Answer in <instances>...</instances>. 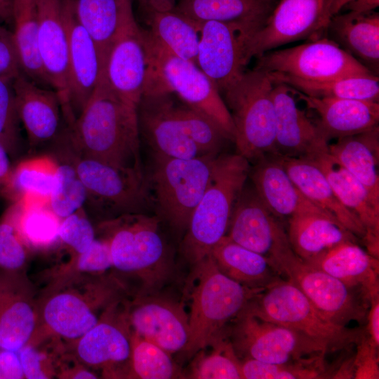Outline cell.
<instances>
[{
  "mask_svg": "<svg viewBox=\"0 0 379 379\" xmlns=\"http://www.w3.org/2000/svg\"><path fill=\"white\" fill-rule=\"evenodd\" d=\"M199 25L197 65L215 84L220 94L234 86L250 61L247 46L259 29L243 25L206 21Z\"/></svg>",
  "mask_w": 379,
  "mask_h": 379,
  "instance_id": "obj_14",
  "label": "cell"
},
{
  "mask_svg": "<svg viewBox=\"0 0 379 379\" xmlns=\"http://www.w3.org/2000/svg\"><path fill=\"white\" fill-rule=\"evenodd\" d=\"M274 0H179L174 11L197 25L218 21L260 29L273 11Z\"/></svg>",
  "mask_w": 379,
  "mask_h": 379,
  "instance_id": "obj_34",
  "label": "cell"
},
{
  "mask_svg": "<svg viewBox=\"0 0 379 379\" xmlns=\"http://www.w3.org/2000/svg\"><path fill=\"white\" fill-rule=\"evenodd\" d=\"M131 331L169 354L185 350L189 318L182 305L165 298L141 295L126 305Z\"/></svg>",
  "mask_w": 379,
  "mask_h": 379,
  "instance_id": "obj_19",
  "label": "cell"
},
{
  "mask_svg": "<svg viewBox=\"0 0 379 379\" xmlns=\"http://www.w3.org/2000/svg\"><path fill=\"white\" fill-rule=\"evenodd\" d=\"M211 345L214 350L199 356L192 366L189 378L196 379H242L241 360L230 341L224 338Z\"/></svg>",
  "mask_w": 379,
  "mask_h": 379,
  "instance_id": "obj_46",
  "label": "cell"
},
{
  "mask_svg": "<svg viewBox=\"0 0 379 379\" xmlns=\"http://www.w3.org/2000/svg\"><path fill=\"white\" fill-rule=\"evenodd\" d=\"M18 201L17 224L29 250H48L60 242L59 227L62 219L49 204Z\"/></svg>",
  "mask_w": 379,
  "mask_h": 379,
  "instance_id": "obj_42",
  "label": "cell"
},
{
  "mask_svg": "<svg viewBox=\"0 0 379 379\" xmlns=\"http://www.w3.org/2000/svg\"><path fill=\"white\" fill-rule=\"evenodd\" d=\"M249 176L261 201L282 222L302 212L321 210L300 192L277 155L256 160Z\"/></svg>",
  "mask_w": 379,
  "mask_h": 379,
  "instance_id": "obj_28",
  "label": "cell"
},
{
  "mask_svg": "<svg viewBox=\"0 0 379 379\" xmlns=\"http://www.w3.org/2000/svg\"><path fill=\"white\" fill-rule=\"evenodd\" d=\"M62 12L68 38V100L72 124L96 88L104 65L95 42L78 19L76 0H62Z\"/></svg>",
  "mask_w": 379,
  "mask_h": 379,
  "instance_id": "obj_18",
  "label": "cell"
},
{
  "mask_svg": "<svg viewBox=\"0 0 379 379\" xmlns=\"http://www.w3.org/2000/svg\"><path fill=\"white\" fill-rule=\"evenodd\" d=\"M279 274L297 286L324 317L337 325L346 326L352 321H361L367 315L368 305L359 301L358 291L308 265L295 254L282 265Z\"/></svg>",
  "mask_w": 379,
  "mask_h": 379,
  "instance_id": "obj_15",
  "label": "cell"
},
{
  "mask_svg": "<svg viewBox=\"0 0 379 379\" xmlns=\"http://www.w3.org/2000/svg\"><path fill=\"white\" fill-rule=\"evenodd\" d=\"M171 108L185 133L203 154H218L225 142L231 140L227 133L213 119L181 100L178 102L173 93Z\"/></svg>",
  "mask_w": 379,
  "mask_h": 379,
  "instance_id": "obj_43",
  "label": "cell"
},
{
  "mask_svg": "<svg viewBox=\"0 0 379 379\" xmlns=\"http://www.w3.org/2000/svg\"><path fill=\"white\" fill-rule=\"evenodd\" d=\"M218 154L190 159L154 156L149 176L147 175L151 201L175 229L186 230L192 212L208 185Z\"/></svg>",
  "mask_w": 379,
  "mask_h": 379,
  "instance_id": "obj_10",
  "label": "cell"
},
{
  "mask_svg": "<svg viewBox=\"0 0 379 379\" xmlns=\"http://www.w3.org/2000/svg\"><path fill=\"white\" fill-rule=\"evenodd\" d=\"M25 378L18 352L0 349V379Z\"/></svg>",
  "mask_w": 379,
  "mask_h": 379,
  "instance_id": "obj_56",
  "label": "cell"
},
{
  "mask_svg": "<svg viewBox=\"0 0 379 379\" xmlns=\"http://www.w3.org/2000/svg\"><path fill=\"white\" fill-rule=\"evenodd\" d=\"M244 311L300 332L322 343L329 352L357 345L364 335L361 330L327 319L297 286L282 278L256 295Z\"/></svg>",
  "mask_w": 379,
  "mask_h": 379,
  "instance_id": "obj_9",
  "label": "cell"
},
{
  "mask_svg": "<svg viewBox=\"0 0 379 379\" xmlns=\"http://www.w3.org/2000/svg\"><path fill=\"white\" fill-rule=\"evenodd\" d=\"M148 11H168L174 9L175 0H140Z\"/></svg>",
  "mask_w": 379,
  "mask_h": 379,
  "instance_id": "obj_59",
  "label": "cell"
},
{
  "mask_svg": "<svg viewBox=\"0 0 379 379\" xmlns=\"http://www.w3.org/2000/svg\"><path fill=\"white\" fill-rule=\"evenodd\" d=\"M330 20L326 0H281L249 40L248 58H258L292 41L317 36Z\"/></svg>",
  "mask_w": 379,
  "mask_h": 379,
  "instance_id": "obj_16",
  "label": "cell"
},
{
  "mask_svg": "<svg viewBox=\"0 0 379 379\" xmlns=\"http://www.w3.org/2000/svg\"><path fill=\"white\" fill-rule=\"evenodd\" d=\"M52 287L39 309V320L51 333L75 342L121 300V286L100 275L73 273Z\"/></svg>",
  "mask_w": 379,
  "mask_h": 379,
  "instance_id": "obj_3",
  "label": "cell"
},
{
  "mask_svg": "<svg viewBox=\"0 0 379 379\" xmlns=\"http://www.w3.org/2000/svg\"><path fill=\"white\" fill-rule=\"evenodd\" d=\"M209 254L222 273L245 286L263 290L281 279L265 257L234 242L226 234Z\"/></svg>",
  "mask_w": 379,
  "mask_h": 379,
  "instance_id": "obj_35",
  "label": "cell"
},
{
  "mask_svg": "<svg viewBox=\"0 0 379 379\" xmlns=\"http://www.w3.org/2000/svg\"><path fill=\"white\" fill-rule=\"evenodd\" d=\"M273 84L268 72L255 67L223 94L234 126L237 154L248 161L277 154Z\"/></svg>",
  "mask_w": 379,
  "mask_h": 379,
  "instance_id": "obj_7",
  "label": "cell"
},
{
  "mask_svg": "<svg viewBox=\"0 0 379 379\" xmlns=\"http://www.w3.org/2000/svg\"><path fill=\"white\" fill-rule=\"evenodd\" d=\"M268 73L273 82L284 83L312 97L379 100V78L373 73L321 81L304 80L277 72Z\"/></svg>",
  "mask_w": 379,
  "mask_h": 379,
  "instance_id": "obj_38",
  "label": "cell"
},
{
  "mask_svg": "<svg viewBox=\"0 0 379 379\" xmlns=\"http://www.w3.org/2000/svg\"><path fill=\"white\" fill-rule=\"evenodd\" d=\"M70 265L76 270L74 273L102 275L113 267L108 241L95 237L87 250L74 255Z\"/></svg>",
  "mask_w": 379,
  "mask_h": 379,
  "instance_id": "obj_51",
  "label": "cell"
},
{
  "mask_svg": "<svg viewBox=\"0 0 379 379\" xmlns=\"http://www.w3.org/2000/svg\"><path fill=\"white\" fill-rule=\"evenodd\" d=\"M11 19L13 40L22 73L40 86H50L37 48L38 0H12Z\"/></svg>",
  "mask_w": 379,
  "mask_h": 379,
  "instance_id": "obj_37",
  "label": "cell"
},
{
  "mask_svg": "<svg viewBox=\"0 0 379 379\" xmlns=\"http://www.w3.org/2000/svg\"><path fill=\"white\" fill-rule=\"evenodd\" d=\"M172 93H144L137 105L140 134L154 156L190 159L203 155L173 117Z\"/></svg>",
  "mask_w": 379,
  "mask_h": 379,
  "instance_id": "obj_22",
  "label": "cell"
},
{
  "mask_svg": "<svg viewBox=\"0 0 379 379\" xmlns=\"http://www.w3.org/2000/svg\"><path fill=\"white\" fill-rule=\"evenodd\" d=\"M16 110L30 150L53 142L61 132L62 107L55 91L40 86L22 72L13 80Z\"/></svg>",
  "mask_w": 379,
  "mask_h": 379,
  "instance_id": "obj_24",
  "label": "cell"
},
{
  "mask_svg": "<svg viewBox=\"0 0 379 379\" xmlns=\"http://www.w3.org/2000/svg\"><path fill=\"white\" fill-rule=\"evenodd\" d=\"M191 291L189 354L224 338L226 326L234 320L262 289L245 286L222 273L210 254L194 265Z\"/></svg>",
  "mask_w": 379,
  "mask_h": 379,
  "instance_id": "obj_2",
  "label": "cell"
},
{
  "mask_svg": "<svg viewBox=\"0 0 379 379\" xmlns=\"http://www.w3.org/2000/svg\"><path fill=\"white\" fill-rule=\"evenodd\" d=\"M60 154L74 165L86 193V213L101 221L123 214L142 213L151 201L144 170L122 168L84 158L69 148L64 135L57 138Z\"/></svg>",
  "mask_w": 379,
  "mask_h": 379,
  "instance_id": "obj_8",
  "label": "cell"
},
{
  "mask_svg": "<svg viewBox=\"0 0 379 379\" xmlns=\"http://www.w3.org/2000/svg\"><path fill=\"white\" fill-rule=\"evenodd\" d=\"M76 12L95 42L105 66L114 41L135 21L131 0H76Z\"/></svg>",
  "mask_w": 379,
  "mask_h": 379,
  "instance_id": "obj_36",
  "label": "cell"
},
{
  "mask_svg": "<svg viewBox=\"0 0 379 379\" xmlns=\"http://www.w3.org/2000/svg\"><path fill=\"white\" fill-rule=\"evenodd\" d=\"M0 77V143L11 157L20 151V120L16 110L13 80Z\"/></svg>",
  "mask_w": 379,
  "mask_h": 379,
  "instance_id": "obj_49",
  "label": "cell"
},
{
  "mask_svg": "<svg viewBox=\"0 0 379 379\" xmlns=\"http://www.w3.org/2000/svg\"><path fill=\"white\" fill-rule=\"evenodd\" d=\"M58 167V161L50 155L24 159L13 168V180L19 199L27 202L49 204Z\"/></svg>",
  "mask_w": 379,
  "mask_h": 379,
  "instance_id": "obj_41",
  "label": "cell"
},
{
  "mask_svg": "<svg viewBox=\"0 0 379 379\" xmlns=\"http://www.w3.org/2000/svg\"><path fill=\"white\" fill-rule=\"evenodd\" d=\"M308 157L321 169L340 203L359 219L366 230L363 241L367 251L378 258L379 204L373 200L365 187L334 160L327 150Z\"/></svg>",
  "mask_w": 379,
  "mask_h": 379,
  "instance_id": "obj_27",
  "label": "cell"
},
{
  "mask_svg": "<svg viewBox=\"0 0 379 379\" xmlns=\"http://www.w3.org/2000/svg\"><path fill=\"white\" fill-rule=\"evenodd\" d=\"M0 196L11 204L19 200L13 180V168L9 155L0 143Z\"/></svg>",
  "mask_w": 379,
  "mask_h": 379,
  "instance_id": "obj_54",
  "label": "cell"
},
{
  "mask_svg": "<svg viewBox=\"0 0 379 379\" xmlns=\"http://www.w3.org/2000/svg\"><path fill=\"white\" fill-rule=\"evenodd\" d=\"M242 379H313L328 378L324 359L283 364L245 359L241 361Z\"/></svg>",
  "mask_w": 379,
  "mask_h": 379,
  "instance_id": "obj_47",
  "label": "cell"
},
{
  "mask_svg": "<svg viewBox=\"0 0 379 379\" xmlns=\"http://www.w3.org/2000/svg\"><path fill=\"white\" fill-rule=\"evenodd\" d=\"M159 219L132 213L102 220L98 230L109 243L112 266L138 278L147 292L166 280L170 260L159 231Z\"/></svg>",
  "mask_w": 379,
  "mask_h": 379,
  "instance_id": "obj_5",
  "label": "cell"
},
{
  "mask_svg": "<svg viewBox=\"0 0 379 379\" xmlns=\"http://www.w3.org/2000/svg\"><path fill=\"white\" fill-rule=\"evenodd\" d=\"M258 59L256 68L308 81H321L372 73L328 38L314 39L290 48L270 51Z\"/></svg>",
  "mask_w": 379,
  "mask_h": 379,
  "instance_id": "obj_12",
  "label": "cell"
},
{
  "mask_svg": "<svg viewBox=\"0 0 379 379\" xmlns=\"http://www.w3.org/2000/svg\"><path fill=\"white\" fill-rule=\"evenodd\" d=\"M249 161L242 156L218 154L203 196L194 209L182 243L185 258L195 265L227 232L235 201L246 185Z\"/></svg>",
  "mask_w": 379,
  "mask_h": 379,
  "instance_id": "obj_4",
  "label": "cell"
},
{
  "mask_svg": "<svg viewBox=\"0 0 379 379\" xmlns=\"http://www.w3.org/2000/svg\"><path fill=\"white\" fill-rule=\"evenodd\" d=\"M59 239L74 255L84 252L91 246L95 239V230L84 206L61 220Z\"/></svg>",
  "mask_w": 379,
  "mask_h": 379,
  "instance_id": "obj_50",
  "label": "cell"
},
{
  "mask_svg": "<svg viewBox=\"0 0 379 379\" xmlns=\"http://www.w3.org/2000/svg\"><path fill=\"white\" fill-rule=\"evenodd\" d=\"M12 0H0V9L8 20L11 19Z\"/></svg>",
  "mask_w": 379,
  "mask_h": 379,
  "instance_id": "obj_61",
  "label": "cell"
},
{
  "mask_svg": "<svg viewBox=\"0 0 379 379\" xmlns=\"http://www.w3.org/2000/svg\"><path fill=\"white\" fill-rule=\"evenodd\" d=\"M149 67L144 93H169L218 124L234 141V126L221 94L194 62L173 54L144 30Z\"/></svg>",
  "mask_w": 379,
  "mask_h": 379,
  "instance_id": "obj_6",
  "label": "cell"
},
{
  "mask_svg": "<svg viewBox=\"0 0 379 379\" xmlns=\"http://www.w3.org/2000/svg\"><path fill=\"white\" fill-rule=\"evenodd\" d=\"M292 89L295 95L303 101L308 109L318 114L319 119L315 124L326 142L378 126V102L317 98Z\"/></svg>",
  "mask_w": 379,
  "mask_h": 379,
  "instance_id": "obj_26",
  "label": "cell"
},
{
  "mask_svg": "<svg viewBox=\"0 0 379 379\" xmlns=\"http://www.w3.org/2000/svg\"><path fill=\"white\" fill-rule=\"evenodd\" d=\"M148 67L144 30L135 21L111 46L102 75L115 93L138 105L145 91Z\"/></svg>",
  "mask_w": 379,
  "mask_h": 379,
  "instance_id": "obj_21",
  "label": "cell"
},
{
  "mask_svg": "<svg viewBox=\"0 0 379 379\" xmlns=\"http://www.w3.org/2000/svg\"><path fill=\"white\" fill-rule=\"evenodd\" d=\"M331 40L366 67L378 72L379 14L374 11L338 13L327 27Z\"/></svg>",
  "mask_w": 379,
  "mask_h": 379,
  "instance_id": "obj_32",
  "label": "cell"
},
{
  "mask_svg": "<svg viewBox=\"0 0 379 379\" xmlns=\"http://www.w3.org/2000/svg\"><path fill=\"white\" fill-rule=\"evenodd\" d=\"M370 309L367 312L368 338L377 346L379 345V298L370 302Z\"/></svg>",
  "mask_w": 379,
  "mask_h": 379,
  "instance_id": "obj_57",
  "label": "cell"
},
{
  "mask_svg": "<svg viewBox=\"0 0 379 379\" xmlns=\"http://www.w3.org/2000/svg\"><path fill=\"white\" fill-rule=\"evenodd\" d=\"M328 154L366 189L379 204V128L337 139L328 145Z\"/></svg>",
  "mask_w": 379,
  "mask_h": 379,
  "instance_id": "obj_33",
  "label": "cell"
},
{
  "mask_svg": "<svg viewBox=\"0 0 379 379\" xmlns=\"http://www.w3.org/2000/svg\"><path fill=\"white\" fill-rule=\"evenodd\" d=\"M227 232L234 242L265 257L279 274L295 254L283 222L270 211L253 187L245 185L238 196Z\"/></svg>",
  "mask_w": 379,
  "mask_h": 379,
  "instance_id": "obj_13",
  "label": "cell"
},
{
  "mask_svg": "<svg viewBox=\"0 0 379 379\" xmlns=\"http://www.w3.org/2000/svg\"><path fill=\"white\" fill-rule=\"evenodd\" d=\"M39 25L37 48L41 63L52 89L58 93L63 117L72 123L69 109V48L62 0H38Z\"/></svg>",
  "mask_w": 379,
  "mask_h": 379,
  "instance_id": "obj_20",
  "label": "cell"
},
{
  "mask_svg": "<svg viewBox=\"0 0 379 379\" xmlns=\"http://www.w3.org/2000/svg\"><path fill=\"white\" fill-rule=\"evenodd\" d=\"M277 157L305 197L336 219L357 238L364 239L366 234L364 225L340 203L324 173L310 157Z\"/></svg>",
  "mask_w": 379,
  "mask_h": 379,
  "instance_id": "obj_30",
  "label": "cell"
},
{
  "mask_svg": "<svg viewBox=\"0 0 379 379\" xmlns=\"http://www.w3.org/2000/svg\"><path fill=\"white\" fill-rule=\"evenodd\" d=\"M378 6L379 0H350L343 7L341 11L367 13L373 11Z\"/></svg>",
  "mask_w": 379,
  "mask_h": 379,
  "instance_id": "obj_58",
  "label": "cell"
},
{
  "mask_svg": "<svg viewBox=\"0 0 379 379\" xmlns=\"http://www.w3.org/2000/svg\"><path fill=\"white\" fill-rule=\"evenodd\" d=\"M357 351L352 361L353 378L357 379L379 378L377 347L368 338L363 336L357 343Z\"/></svg>",
  "mask_w": 379,
  "mask_h": 379,
  "instance_id": "obj_52",
  "label": "cell"
},
{
  "mask_svg": "<svg viewBox=\"0 0 379 379\" xmlns=\"http://www.w3.org/2000/svg\"><path fill=\"white\" fill-rule=\"evenodd\" d=\"M350 0H326V11L328 16L332 17L340 13L343 7Z\"/></svg>",
  "mask_w": 379,
  "mask_h": 379,
  "instance_id": "obj_60",
  "label": "cell"
},
{
  "mask_svg": "<svg viewBox=\"0 0 379 379\" xmlns=\"http://www.w3.org/2000/svg\"><path fill=\"white\" fill-rule=\"evenodd\" d=\"M62 356L57 373V377L60 378L84 379L98 378V375L86 367L81 364V361L74 356V359L70 355Z\"/></svg>",
  "mask_w": 379,
  "mask_h": 379,
  "instance_id": "obj_55",
  "label": "cell"
},
{
  "mask_svg": "<svg viewBox=\"0 0 379 379\" xmlns=\"http://www.w3.org/2000/svg\"><path fill=\"white\" fill-rule=\"evenodd\" d=\"M74 154L115 166L143 170L137 105L108 85L102 73L79 115L65 128Z\"/></svg>",
  "mask_w": 379,
  "mask_h": 379,
  "instance_id": "obj_1",
  "label": "cell"
},
{
  "mask_svg": "<svg viewBox=\"0 0 379 379\" xmlns=\"http://www.w3.org/2000/svg\"><path fill=\"white\" fill-rule=\"evenodd\" d=\"M305 262L359 291L369 303L379 298L378 258L360 247L357 241L340 243Z\"/></svg>",
  "mask_w": 379,
  "mask_h": 379,
  "instance_id": "obj_29",
  "label": "cell"
},
{
  "mask_svg": "<svg viewBox=\"0 0 379 379\" xmlns=\"http://www.w3.org/2000/svg\"><path fill=\"white\" fill-rule=\"evenodd\" d=\"M230 335L239 358L283 364L324 359L322 343L291 328L243 312L234 319Z\"/></svg>",
  "mask_w": 379,
  "mask_h": 379,
  "instance_id": "obj_11",
  "label": "cell"
},
{
  "mask_svg": "<svg viewBox=\"0 0 379 379\" xmlns=\"http://www.w3.org/2000/svg\"><path fill=\"white\" fill-rule=\"evenodd\" d=\"M287 234L295 254L311 261L336 245L357 237L321 210L302 212L287 221Z\"/></svg>",
  "mask_w": 379,
  "mask_h": 379,
  "instance_id": "obj_31",
  "label": "cell"
},
{
  "mask_svg": "<svg viewBox=\"0 0 379 379\" xmlns=\"http://www.w3.org/2000/svg\"><path fill=\"white\" fill-rule=\"evenodd\" d=\"M271 91L275 114L276 155L305 157L328 149L315 122L296 104L289 86L273 82Z\"/></svg>",
  "mask_w": 379,
  "mask_h": 379,
  "instance_id": "obj_23",
  "label": "cell"
},
{
  "mask_svg": "<svg viewBox=\"0 0 379 379\" xmlns=\"http://www.w3.org/2000/svg\"><path fill=\"white\" fill-rule=\"evenodd\" d=\"M21 72L12 32L0 26V77H15Z\"/></svg>",
  "mask_w": 379,
  "mask_h": 379,
  "instance_id": "obj_53",
  "label": "cell"
},
{
  "mask_svg": "<svg viewBox=\"0 0 379 379\" xmlns=\"http://www.w3.org/2000/svg\"><path fill=\"white\" fill-rule=\"evenodd\" d=\"M59 155L50 206L53 212L62 219L84 206L86 193L72 163L63 155Z\"/></svg>",
  "mask_w": 379,
  "mask_h": 379,
  "instance_id": "obj_45",
  "label": "cell"
},
{
  "mask_svg": "<svg viewBox=\"0 0 379 379\" xmlns=\"http://www.w3.org/2000/svg\"><path fill=\"white\" fill-rule=\"evenodd\" d=\"M5 20H8V19L5 15V14L2 12V11L0 9V21H3Z\"/></svg>",
  "mask_w": 379,
  "mask_h": 379,
  "instance_id": "obj_62",
  "label": "cell"
},
{
  "mask_svg": "<svg viewBox=\"0 0 379 379\" xmlns=\"http://www.w3.org/2000/svg\"><path fill=\"white\" fill-rule=\"evenodd\" d=\"M18 352L25 378L49 379L57 376L65 347L61 338L39 325Z\"/></svg>",
  "mask_w": 379,
  "mask_h": 379,
  "instance_id": "obj_40",
  "label": "cell"
},
{
  "mask_svg": "<svg viewBox=\"0 0 379 379\" xmlns=\"http://www.w3.org/2000/svg\"><path fill=\"white\" fill-rule=\"evenodd\" d=\"M121 302L113 304L95 326L72 343L82 364L102 368L109 378L120 376L121 371L129 372L131 330Z\"/></svg>",
  "mask_w": 379,
  "mask_h": 379,
  "instance_id": "obj_17",
  "label": "cell"
},
{
  "mask_svg": "<svg viewBox=\"0 0 379 379\" xmlns=\"http://www.w3.org/2000/svg\"><path fill=\"white\" fill-rule=\"evenodd\" d=\"M19 201L11 204L0 219V268L19 272L26 264L29 248L19 231Z\"/></svg>",
  "mask_w": 379,
  "mask_h": 379,
  "instance_id": "obj_48",
  "label": "cell"
},
{
  "mask_svg": "<svg viewBox=\"0 0 379 379\" xmlns=\"http://www.w3.org/2000/svg\"><path fill=\"white\" fill-rule=\"evenodd\" d=\"M39 322V307L29 282L19 272L0 274V349L18 352Z\"/></svg>",
  "mask_w": 379,
  "mask_h": 379,
  "instance_id": "obj_25",
  "label": "cell"
},
{
  "mask_svg": "<svg viewBox=\"0 0 379 379\" xmlns=\"http://www.w3.org/2000/svg\"><path fill=\"white\" fill-rule=\"evenodd\" d=\"M148 13V31L152 37L173 54L196 64L199 25L174 10Z\"/></svg>",
  "mask_w": 379,
  "mask_h": 379,
  "instance_id": "obj_39",
  "label": "cell"
},
{
  "mask_svg": "<svg viewBox=\"0 0 379 379\" xmlns=\"http://www.w3.org/2000/svg\"><path fill=\"white\" fill-rule=\"evenodd\" d=\"M177 375L171 354L131 331L128 376L140 379H169Z\"/></svg>",
  "mask_w": 379,
  "mask_h": 379,
  "instance_id": "obj_44",
  "label": "cell"
}]
</instances>
